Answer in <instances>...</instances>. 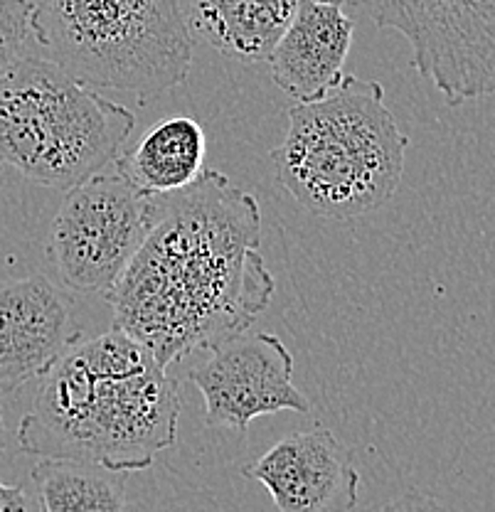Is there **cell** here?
Instances as JSON below:
<instances>
[{
	"label": "cell",
	"mask_w": 495,
	"mask_h": 512,
	"mask_svg": "<svg viewBox=\"0 0 495 512\" xmlns=\"http://www.w3.org/2000/svg\"><path fill=\"white\" fill-rule=\"evenodd\" d=\"M190 382L205 399L207 424L237 434H247L259 416L311 412V402L294 384V357L271 333H242L220 343L190 372Z\"/></svg>",
	"instance_id": "ba28073f"
},
{
	"label": "cell",
	"mask_w": 495,
	"mask_h": 512,
	"mask_svg": "<svg viewBox=\"0 0 495 512\" xmlns=\"http://www.w3.org/2000/svg\"><path fill=\"white\" fill-rule=\"evenodd\" d=\"M252 192L205 168L188 188L158 195V217L106 293L114 325L163 367L247 333L274 298Z\"/></svg>",
	"instance_id": "6da1fadb"
},
{
	"label": "cell",
	"mask_w": 495,
	"mask_h": 512,
	"mask_svg": "<svg viewBox=\"0 0 495 512\" xmlns=\"http://www.w3.org/2000/svg\"><path fill=\"white\" fill-rule=\"evenodd\" d=\"M355 20L340 0H301L269 55L271 77L296 101H316L343 79Z\"/></svg>",
	"instance_id": "8fae6325"
},
{
	"label": "cell",
	"mask_w": 495,
	"mask_h": 512,
	"mask_svg": "<svg viewBox=\"0 0 495 512\" xmlns=\"http://www.w3.org/2000/svg\"><path fill=\"white\" fill-rule=\"evenodd\" d=\"M136 114L77 82L50 57L0 72V160L52 190L92 178L121 153Z\"/></svg>",
	"instance_id": "277c9868"
},
{
	"label": "cell",
	"mask_w": 495,
	"mask_h": 512,
	"mask_svg": "<svg viewBox=\"0 0 495 512\" xmlns=\"http://www.w3.org/2000/svg\"><path fill=\"white\" fill-rule=\"evenodd\" d=\"M244 476L269 490L279 512H353L358 505L353 453L326 429L286 436L244 466Z\"/></svg>",
	"instance_id": "30bf717a"
},
{
	"label": "cell",
	"mask_w": 495,
	"mask_h": 512,
	"mask_svg": "<svg viewBox=\"0 0 495 512\" xmlns=\"http://www.w3.org/2000/svg\"><path fill=\"white\" fill-rule=\"evenodd\" d=\"M180 387L121 328L79 340L42 377L18 426L28 456L138 473L178 444Z\"/></svg>",
	"instance_id": "7a4b0ae2"
},
{
	"label": "cell",
	"mask_w": 495,
	"mask_h": 512,
	"mask_svg": "<svg viewBox=\"0 0 495 512\" xmlns=\"http://www.w3.org/2000/svg\"><path fill=\"white\" fill-rule=\"evenodd\" d=\"M404 35L412 67L449 106L495 94V0H340Z\"/></svg>",
	"instance_id": "52a82bcc"
},
{
	"label": "cell",
	"mask_w": 495,
	"mask_h": 512,
	"mask_svg": "<svg viewBox=\"0 0 495 512\" xmlns=\"http://www.w3.org/2000/svg\"><path fill=\"white\" fill-rule=\"evenodd\" d=\"M33 0H0V72L18 60L33 35Z\"/></svg>",
	"instance_id": "9a60e30c"
},
{
	"label": "cell",
	"mask_w": 495,
	"mask_h": 512,
	"mask_svg": "<svg viewBox=\"0 0 495 512\" xmlns=\"http://www.w3.org/2000/svg\"><path fill=\"white\" fill-rule=\"evenodd\" d=\"M33 37L92 89L148 99L188 79L193 32L180 0H33Z\"/></svg>",
	"instance_id": "5b68a950"
},
{
	"label": "cell",
	"mask_w": 495,
	"mask_h": 512,
	"mask_svg": "<svg viewBox=\"0 0 495 512\" xmlns=\"http://www.w3.org/2000/svg\"><path fill=\"white\" fill-rule=\"evenodd\" d=\"M0 512H33L25 488L0 483Z\"/></svg>",
	"instance_id": "e0dca14e"
},
{
	"label": "cell",
	"mask_w": 495,
	"mask_h": 512,
	"mask_svg": "<svg viewBox=\"0 0 495 512\" xmlns=\"http://www.w3.org/2000/svg\"><path fill=\"white\" fill-rule=\"evenodd\" d=\"M129 473L82 461L42 458L33 468L40 512H126Z\"/></svg>",
	"instance_id": "5bb4252c"
},
{
	"label": "cell",
	"mask_w": 495,
	"mask_h": 512,
	"mask_svg": "<svg viewBox=\"0 0 495 512\" xmlns=\"http://www.w3.org/2000/svg\"><path fill=\"white\" fill-rule=\"evenodd\" d=\"M205 153V128L193 116L178 114L153 124L131 151L121 148L111 165L146 195H170L198 180Z\"/></svg>",
	"instance_id": "4fadbf2b"
},
{
	"label": "cell",
	"mask_w": 495,
	"mask_h": 512,
	"mask_svg": "<svg viewBox=\"0 0 495 512\" xmlns=\"http://www.w3.org/2000/svg\"><path fill=\"white\" fill-rule=\"evenodd\" d=\"M156 217L158 195L133 188L114 165L65 190L50 227V259L62 284L106 296Z\"/></svg>",
	"instance_id": "8992f818"
},
{
	"label": "cell",
	"mask_w": 495,
	"mask_h": 512,
	"mask_svg": "<svg viewBox=\"0 0 495 512\" xmlns=\"http://www.w3.org/2000/svg\"><path fill=\"white\" fill-rule=\"evenodd\" d=\"M407 148L382 84L343 74L321 99L291 106L271 160L276 180L311 215L353 220L397 195Z\"/></svg>",
	"instance_id": "3957f363"
},
{
	"label": "cell",
	"mask_w": 495,
	"mask_h": 512,
	"mask_svg": "<svg viewBox=\"0 0 495 512\" xmlns=\"http://www.w3.org/2000/svg\"><path fill=\"white\" fill-rule=\"evenodd\" d=\"M5 448V424H3V409H0V456H3Z\"/></svg>",
	"instance_id": "ac0fdd59"
},
{
	"label": "cell",
	"mask_w": 495,
	"mask_h": 512,
	"mask_svg": "<svg viewBox=\"0 0 495 512\" xmlns=\"http://www.w3.org/2000/svg\"><path fill=\"white\" fill-rule=\"evenodd\" d=\"M193 35L222 57L242 64L266 62L301 0H180Z\"/></svg>",
	"instance_id": "7c38bea8"
},
{
	"label": "cell",
	"mask_w": 495,
	"mask_h": 512,
	"mask_svg": "<svg viewBox=\"0 0 495 512\" xmlns=\"http://www.w3.org/2000/svg\"><path fill=\"white\" fill-rule=\"evenodd\" d=\"M375 512H451V510L427 493H404L392 500V503L382 505V508Z\"/></svg>",
	"instance_id": "2e32d148"
},
{
	"label": "cell",
	"mask_w": 495,
	"mask_h": 512,
	"mask_svg": "<svg viewBox=\"0 0 495 512\" xmlns=\"http://www.w3.org/2000/svg\"><path fill=\"white\" fill-rule=\"evenodd\" d=\"M82 333L72 301L47 276L0 284V394L45 377Z\"/></svg>",
	"instance_id": "9c48e42d"
}]
</instances>
